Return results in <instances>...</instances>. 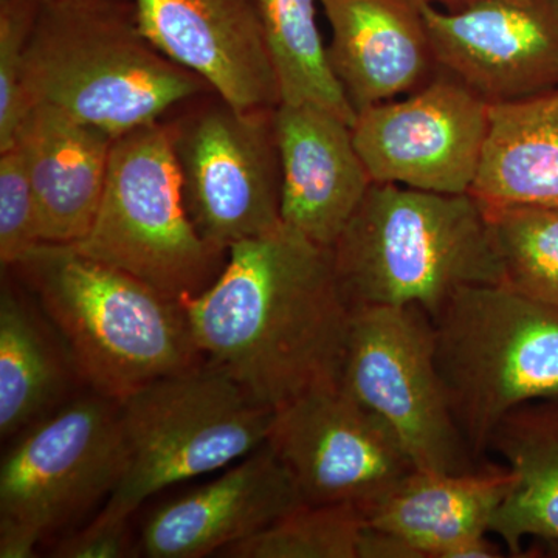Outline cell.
Segmentation results:
<instances>
[{"instance_id": "cell-1", "label": "cell", "mask_w": 558, "mask_h": 558, "mask_svg": "<svg viewBox=\"0 0 558 558\" xmlns=\"http://www.w3.org/2000/svg\"><path fill=\"white\" fill-rule=\"evenodd\" d=\"M194 343L271 410L340 385L352 307L332 248L281 226L229 250V263L180 301Z\"/></svg>"}, {"instance_id": "cell-2", "label": "cell", "mask_w": 558, "mask_h": 558, "mask_svg": "<svg viewBox=\"0 0 558 558\" xmlns=\"http://www.w3.org/2000/svg\"><path fill=\"white\" fill-rule=\"evenodd\" d=\"M349 306H418L435 317L469 286L505 284L483 204L396 183L369 186L332 245Z\"/></svg>"}, {"instance_id": "cell-3", "label": "cell", "mask_w": 558, "mask_h": 558, "mask_svg": "<svg viewBox=\"0 0 558 558\" xmlns=\"http://www.w3.org/2000/svg\"><path fill=\"white\" fill-rule=\"evenodd\" d=\"M24 89L31 108L51 106L116 138L213 92L146 39L131 0L43 2Z\"/></svg>"}, {"instance_id": "cell-4", "label": "cell", "mask_w": 558, "mask_h": 558, "mask_svg": "<svg viewBox=\"0 0 558 558\" xmlns=\"http://www.w3.org/2000/svg\"><path fill=\"white\" fill-rule=\"evenodd\" d=\"M64 341L81 381L123 402L201 362L182 303L72 245L40 242L14 266Z\"/></svg>"}, {"instance_id": "cell-5", "label": "cell", "mask_w": 558, "mask_h": 558, "mask_svg": "<svg viewBox=\"0 0 558 558\" xmlns=\"http://www.w3.org/2000/svg\"><path fill=\"white\" fill-rule=\"evenodd\" d=\"M436 363L473 457L510 411L558 399V307L508 284L459 289L435 315Z\"/></svg>"}, {"instance_id": "cell-6", "label": "cell", "mask_w": 558, "mask_h": 558, "mask_svg": "<svg viewBox=\"0 0 558 558\" xmlns=\"http://www.w3.org/2000/svg\"><path fill=\"white\" fill-rule=\"evenodd\" d=\"M128 468L101 512L131 519L153 495L233 464L269 439L275 410L208 360L120 402Z\"/></svg>"}, {"instance_id": "cell-7", "label": "cell", "mask_w": 558, "mask_h": 558, "mask_svg": "<svg viewBox=\"0 0 558 558\" xmlns=\"http://www.w3.org/2000/svg\"><path fill=\"white\" fill-rule=\"evenodd\" d=\"M72 247L175 301L218 278L223 252L202 240L191 222L170 123L157 121L116 138L100 208Z\"/></svg>"}, {"instance_id": "cell-8", "label": "cell", "mask_w": 558, "mask_h": 558, "mask_svg": "<svg viewBox=\"0 0 558 558\" xmlns=\"http://www.w3.org/2000/svg\"><path fill=\"white\" fill-rule=\"evenodd\" d=\"M340 385L392 429L417 470H476L440 379L433 319L422 307H354Z\"/></svg>"}, {"instance_id": "cell-9", "label": "cell", "mask_w": 558, "mask_h": 558, "mask_svg": "<svg viewBox=\"0 0 558 558\" xmlns=\"http://www.w3.org/2000/svg\"><path fill=\"white\" fill-rule=\"evenodd\" d=\"M275 109H238L216 95L170 123L186 211L219 252L282 223Z\"/></svg>"}, {"instance_id": "cell-10", "label": "cell", "mask_w": 558, "mask_h": 558, "mask_svg": "<svg viewBox=\"0 0 558 558\" xmlns=\"http://www.w3.org/2000/svg\"><path fill=\"white\" fill-rule=\"evenodd\" d=\"M0 468V515L44 537L112 497L128 468L120 403L70 399L21 433Z\"/></svg>"}, {"instance_id": "cell-11", "label": "cell", "mask_w": 558, "mask_h": 558, "mask_svg": "<svg viewBox=\"0 0 558 558\" xmlns=\"http://www.w3.org/2000/svg\"><path fill=\"white\" fill-rule=\"evenodd\" d=\"M267 444L310 505L368 510L416 469L392 429L341 385L275 410Z\"/></svg>"}, {"instance_id": "cell-12", "label": "cell", "mask_w": 558, "mask_h": 558, "mask_svg": "<svg viewBox=\"0 0 558 558\" xmlns=\"http://www.w3.org/2000/svg\"><path fill=\"white\" fill-rule=\"evenodd\" d=\"M490 105L453 75H438L402 100L371 106L352 124L355 146L376 183L470 194Z\"/></svg>"}, {"instance_id": "cell-13", "label": "cell", "mask_w": 558, "mask_h": 558, "mask_svg": "<svg viewBox=\"0 0 558 558\" xmlns=\"http://www.w3.org/2000/svg\"><path fill=\"white\" fill-rule=\"evenodd\" d=\"M417 7L439 68L488 105L558 89V0H486L459 11Z\"/></svg>"}, {"instance_id": "cell-14", "label": "cell", "mask_w": 558, "mask_h": 558, "mask_svg": "<svg viewBox=\"0 0 558 558\" xmlns=\"http://www.w3.org/2000/svg\"><path fill=\"white\" fill-rule=\"evenodd\" d=\"M146 39L238 109L277 108V70L252 0H131Z\"/></svg>"}, {"instance_id": "cell-15", "label": "cell", "mask_w": 558, "mask_h": 558, "mask_svg": "<svg viewBox=\"0 0 558 558\" xmlns=\"http://www.w3.org/2000/svg\"><path fill=\"white\" fill-rule=\"evenodd\" d=\"M303 502L288 465L266 442L218 480L153 510L140 532V553L149 558L219 556Z\"/></svg>"}, {"instance_id": "cell-16", "label": "cell", "mask_w": 558, "mask_h": 558, "mask_svg": "<svg viewBox=\"0 0 558 558\" xmlns=\"http://www.w3.org/2000/svg\"><path fill=\"white\" fill-rule=\"evenodd\" d=\"M275 128L282 223L332 248L374 183L352 124L312 102H279Z\"/></svg>"}, {"instance_id": "cell-17", "label": "cell", "mask_w": 558, "mask_h": 558, "mask_svg": "<svg viewBox=\"0 0 558 558\" xmlns=\"http://www.w3.org/2000/svg\"><path fill=\"white\" fill-rule=\"evenodd\" d=\"M328 57L355 112L413 94L440 72L414 0H319Z\"/></svg>"}, {"instance_id": "cell-18", "label": "cell", "mask_w": 558, "mask_h": 558, "mask_svg": "<svg viewBox=\"0 0 558 558\" xmlns=\"http://www.w3.org/2000/svg\"><path fill=\"white\" fill-rule=\"evenodd\" d=\"M113 142L109 132L60 109L33 106L16 143L35 191L40 241L72 245L86 236L100 208Z\"/></svg>"}, {"instance_id": "cell-19", "label": "cell", "mask_w": 558, "mask_h": 558, "mask_svg": "<svg viewBox=\"0 0 558 558\" xmlns=\"http://www.w3.org/2000/svg\"><path fill=\"white\" fill-rule=\"evenodd\" d=\"M512 484L506 469L465 473L414 469L366 510V520L371 527L409 543L418 558H447L459 543L490 534Z\"/></svg>"}, {"instance_id": "cell-20", "label": "cell", "mask_w": 558, "mask_h": 558, "mask_svg": "<svg viewBox=\"0 0 558 558\" xmlns=\"http://www.w3.org/2000/svg\"><path fill=\"white\" fill-rule=\"evenodd\" d=\"M494 450L512 475V488L490 534L513 557L524 545L558 557V399L537 400L510 411L492 435Z\"/></svg>"}, {"instance_id": "cell-21", "label": "cell", "mask_w": 558, "mask_h": 558, "mask_svg": "<svg viewBox=\"0 0 558 558\" xmlns=\"http://www.w3.org/2000/svg\"><path fill=\"white\" fill-rule=\"evenodd\" d=\"M470 194L483 204L558 205V89L490 106Z\"/></svg>"}, {"instance_id": "cell-22", "label": "cell", "mask_w": 558, "mask_h": 558, "mask_svg": "<svg viewBox=\"0 0 558 558\" xmlns=\"http://www.w3.org/2000/svg\"><path fill=\"white\" fill-rule=\"evenodd\" d=\"M78 377L65 344L20 293L3 282L0 293V435H21L68 402ZM80 379V377H78Z\"/></svg>"}, {"instance_id": "cell-23", "label": "cell", "mask_w": 558, "mask_h": 558, "mask_svg": "<svg viewBox=\"0 0 558 558\" xmlns=\"http://www.w3.org/2000/svg\"><path fill=\"white\" fill-rule=\"evenodd\" d=\"M277 70L281 102H312L354 124L357 112L330 68L319 0H252Z\"/></svg>"}, {"instance_id": "cell-24", "label": "cell", "mask_w": 558, "mask_h": 558, "mask_svg": "<svg viewBox=\"0 0 558 558\" xmlns=\"http://www.w3.org/2000/svg\"><path fill=\"white\" fill-rule=\"evenodd\" d=\"M483 207L505 284L558 307V205Z\"/></svg>"}, {"instance_id": "cell-25", "label": "cell", "mask_w": 558, "mask_h": 558, "mask_svg": "<svg viewBox=\"0 0 558 558\" xmlns=\"http://www.w3.org/2000/svg\"><path fill=\"white\" fill-rule=\"evenodd\" d=\"M366 526V510L360 506L303 502L258 534L223 549L219 557L359 558Z\"/></svg>"}, {"instance_id": "cell-26", "label": "cell", "mask_w": 558, "mask_h": 558, "mask_svg": "<svg viewBox=\"0 0 558 558\" xmlns=\"http://www.w3.org/2000/svg\"><path fill=\"white\" fill-rule=\"evenodd\" d=\"M40 5V0H0V150L16 143L32 110L24 89V65Z\"/></svg>"}, {"instance_id": "cell-27", "label": "cell", "mask_w": 558, "mask_h": 558, "mask_svg": "<svg viewBox=\"0 0 558 558\" xmlns=\"http://www.w3.org/2000/svg\"><path fill=\"white\" fill-rule=\"evenodd\" d=\"M38 205L21 146L0 150V260L14 267L40 244Z\"/></svg>"}, {"instance_id": "cell-28", "label": "cell", "mask_w": 558, "mask_h": 558, "mask_svg": "<svg viewBox=\"0 0 558 558\" xmlns=\"http://www.w3.org/2000/svg\"><path fill=\"white\" fill-rule=\"evenodd\" d=\"M131 519L100 512L89 526L62 539L51 556L58 558H124L140 553L130 531Z\"/></svg>"}, {"instance_id": "cell-29", "label": "cell", "mask_w": 558, "mask_h": 558, "mask_svg": "<svg viewBox=\"0 0 558 558\" xmlns=\"http://www.w3.org/2000/svg\"><path fill=\"white\" fill-rule=\"evenodd\" d=\"M40 535L21 521L0 515V557L31 558L36 556Z\"/></svg>"}, {"instance_id": "cell-30", "label": "cell", "mask_w": 558, "mask_h": 558, "mask_svg": "<svg viewBox=\"0 0 558 558\" xmlns=\"http://www.w3.org/2000/svg\"><path fill=\"white\" fill-rule=\"evenodd\" d=\"M359 558H418L416 550L402 538L371 527L363 532L359 545Z\"/></svg>"}, {"instance_id": "cell-31", "label": "cell", "mask_w": 558, "mask_h": 558, "mask_svg": "<svg viewBox=\"0 0 558 558\" xmlns=\"http://www.w3.org/2000/svg\"><path fill=\"white\" fill-rule=\"evenodd\" d=\"M417 3H425V5L442 7L444 11H459L469 9V7L476 5L486 0H414ZM513 2H529V0H513Z\"/></svg>"}, {"instance_id": "cell-32", "label": "cell", "mask_w": 558, "mask_h": 558, "mask_svg": "<svg viewBox=\"0 0 558 558\" xmlns=\"http://www.w3.org/2000/svg\"><path fill=\"white\" fill-rule=\"evenodd\" d=\"M40 2H50V0H40Z\"/></svg>"}]
</instances>
